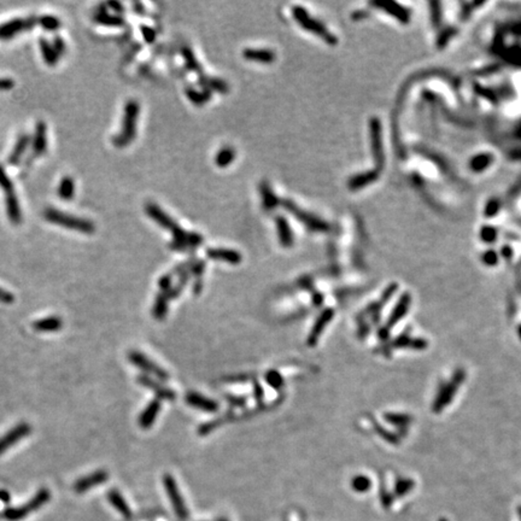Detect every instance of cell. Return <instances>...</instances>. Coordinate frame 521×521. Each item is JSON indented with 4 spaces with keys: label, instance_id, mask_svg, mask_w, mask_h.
Wrapping results in <instances>:
<instances>
[{
    "label": "cell",
    "instance_id": "34",
    "mask_svg": "<svg viewBox=\"0 0 521 521\" xmlns=\"http://www.w3.org/2000/svg\"><path fill=\"white\" fill-rule=\"evenodd\" d=\"M409 303H410V299L408 296H404V297L399 301L397 308H396V310L391 315V319H390V326L397 322V321L401 319V317L403 316L405 313H407L408 307H409Z\"/></svg>",
    "mask_w": 521,
    "mask_h": 521
},
{
    "label": "cell",
    "instance_id": "10",
    "mask_svg": "<svg viewBox=\"0 0 521 521\" xmlns=\"http://www.w3.org/2000/svg\"><path fill=\"white\" fill-rule=\"evenodd\" d=\"M109 479V474L105 470H97V472L89 474V476L82 477V478L76 480V483L74 484V491L76 494H83V492L88 491L94 486L102 485L103 483H105Z\"/></svg>",
    "mask_w": 521,
    "mask_h": 521
},
{
    "label": "cell",
    "instance_id": "18",
    "mask_svg": "<svg viewBox=\"0 0 521 521\" xmlns=\"http://www.w3.org/2000/svg\"><path fill=\"white\" fill-rule=\"evenodd\" d=\"M243 56L246 61L256 62V63L270 64L275 62L276 55L273 50L267 49H246L243 51Z\"/></svg>",
    "mask_w": 521,
    "mask_h": 521
},
{
    "label": "cell",
    "instance_id": "42",
    "mask_svg": "<svg viewBox=\"0 0 521 521\" xmlns=\"http://www.w3.org/2000/svg\"><path fill=\"white\" fill-rule=\"evenodd\" d=\"M158 285H160V288L163 293L169 291V290L173 288V286H171V276L170 275L162 276L160 282H158Z\"/></svg>",
    "mask_w": 521,
    "mask_h": 521
},
{
    "label": "cell",
    "instance_id": "17",
    "mask_svg": "<svg viewBox=\"0 0 521 521\" xmlns=\"http://www.w3.org/2000/svg\"><path fill=\"white\" fill-rule=\"evenodd\" d=\"M280 204H281L282 207L286 209V210L290 211L293 216L297 217L298 220H301L302 222H303L304 224H307V226L310 227V228L320 229L321 227H322V223L317 222L316 218L310 216V215L305 214L304 211H302L301 209H298V207L295 204V203L289 201V199H282V201H280Z\"/></svg>",
    "mask_w": 521,
    "mask_h": 521
},
{
    "label": "cell",
    "instance_id": "24",
    "mask_svg": "<svg viewBox=\"0 0 521 521\" xmlns=\"http://www.w3.org/2000/svg\"><path fill=\"white\" fill-rule=\"evenodd\" d=\"M108 500L111 503L112 507L116 508L124 517L132 516V510H130L129 505L127 504V502L124 501L122 495H121L117 490H110V491H109Z\"/></svg>",
    "mask_w": 521,
    "mask_h": 521
},
{
    "label": "cell",
    "instance_id": "14",
    "mask_svg": "<svg viewBox=\"0 0 521 521\" xmlns=\"http://www.w3.org/2000/svg\"><path fill=\"white\" fill-rule=\"evenodd\" d=\"M138 383L140 384V385L144 386V388L151 390L152 392H155V394L157 395L161 399H165V401H174V399L176 398L175 392L171 391L170 389L162 386L160 383L155 382V379H152L151 376L139 375Z\"/></svg>",
    "mask_w": 521,
    "mask_h": 521
},
{
    "label": "cell",
    "instance_id": "6",
    "mask_svg": "<svg viewBox=\"0 0 521 521\" xmlns=\"http://www.w3.org/2000/svg\"><path fill=\"white\" fill-rule=\"evenodd\" d=\"M163 485L176 515L182 520L187 519V516H188V510H187L185 501H183L182 496L180 494V490L177 488L175 479H174L170 474H165L163 477Z\"/></svg>",
    "mask_w": 521,
    "mask_h": 521
},
{
    "label": "cell",
    "instance_id": "26",
    "mask_svg": "<svg viewBox=\"0 0 521 521\" xmlns=\"http://www.w3.org/2000/svg\"><path fill=\"white\" fill-rule=\"evenodd\" d=\"M39 45H40V51H41V56H42L43 61H45V63L49 65H55L56 63H57L61 57H59V56L57 55V52L55 51V49L52 48V43L49 42L48 40H45V39H40Z\"/></svg>",
    "mask_w": 521,
    "mask_h": 521
},
{
    "label": "cell",
    "instance_id": "30",
    "mask_svg": "<svg viewBox=\"0 0 521 521\" xmlns=\"http://www.w3.org/2000/svg\"><path fill=\"white\" fill-rule=\"evenodd\" d=\"M168 301H169V299L167 298V296H165L164 293L157 295V297L155 299L154 310H152V315L155 316V319L160 321L164 320V317L167 316L168 313Z\"/></svg>",
    "mask_w": 521,
    "mask_h": 521
},
{
    "label": "cell",
    "instance_id": "50",
    "mask_svg": "<svg viewBox=\"0 0 521 521\" xmlns=\"http://www.w3.org/2000/svg\"><path fill=\"white\" fill-rule=\"evenodd\" d=\"M520 516H521V509H520Z\"/></svg>",
    "mask_w": 521,
    "mask_h": 521
},
{
    "label": "cell",
    "instance_id": "20",
    "mask_svg": "<svg viewBox=\"0 0 521 521\" xmlns=\"http://www.w3.org/2000/svg\"><path fill=\"white\" fill-rule=\"evenodd\" d=\"M275 226H276V232H277V238H279V243L281 244L283 248H290V246L293 245V233L291 229V226H290L289 221L286 220V217L279 216L275 217Z\"/></svg>",
    "mask_w": 521,
    "mask_h": 521
},
{
    "label": "cell",
    "instance_id": "13",
    "mask_svg": "<svg viewBox=\"0 0 521 521\" xmlns=\"http://www.w3.org/2000/svg\"><path fill=\"white\" fill-rule=\"evenodd\" d=\"M145 209H146V214H148L149 216L152 218V220L156 221V222L160 224L161 227H163L164 229L170 230V233L173 232V230L175 229L177 226H179V224L176 223V221L173 220V218H171L167 213H164V211L162 210L158 205L152 204V203H149V204H146Z\"/></svg>",
    "mask_w": 521,
    "mask_h": 521
},
{
    "label": "cell",
    "instance_id": "37",
    "mask_svg": "<svg viewBox=\"0 0 521 521\" xmlns=\"http://www.w3.org/2000/svg\"><path fill=\"white\" fill-rule=\"evenodd\" d=\"M266 380H267V383L271 386V388H274V389L279 390V389H281V386L283 385L282 377L280 376V374L275 372V370H270V372H268L266 375Z\"/></svg>",
    "mask_w": 521,
    "mask_h": 521
},
{
    "label": "cell",
    "instance_id": "15",
    "mask_svg": "<svg viewBox=\"0 0 521 521\" xmlns=\"http://www.w3.org/2000/svg\"><path fill=\"white\" fill-rule=\"evenodd\" d=\"M207 256L210 260L226 262L229 264H239L243 260V256L238 251L230 249L209 248L207 249Z\"/></svg>",
    "mask_w": 521,
    "mask_h": 521
},
{
    "label": "cell",
    "instance_id": "11",
    "mask_svg": "<svg viewBox=\"0 0 521 521\" xmlns=\"http://www.w3.org/2000/svg\"><path fill=\"white\" fill-rule=\"evenodd\" d=\"M463 379H464V373L458 372L457 375L452 379V382L449 383L448 385L442 390V392L439 394L438 398H437V401L435 402V404H433V410L439 411V410H442L443 408L447 407V404L451 401L452 396L456 394L458 385H460L461 382H462Z\"/></svg>",
    "mask_w": 521,
    "mask_h": 521
},
{
    "label": "cell",
    "instance_id": "38",
    "mask_svg": "<svg viewBox=\"0 0 521 521\" xmlns=\"http://www.w3.org/2000/svg\"><path fill=\"white\" fill-rule=\"evenodd\" d=\"M414 488V483L411 480H401L396 485V494L398 496H403L410 491Z\"/></svg>",
    "mask_w": 521,
    "mask_h": 521
},
{
    "label": "cell",
    "instance_id": "22",
    "mask_svg": "<svg viewBox=\"0 0 521 521\" xmlns=\"http://www.w3.org/2000/svg\"><path fill=\"white\" fill-rule=\"evenodd\" d=\"M260 193L262 198V205H263L264 210H274L277 205H280V199L276 197L273 188H271V186L267 181H262L260 183Z\"/></svg>",
    "mask_w": 521,
    "mask_h": 521
},
{
    "label": "cell",
    "instance_id": "39",
    "mask_svg": "<svg viewBox=\"0 0 521 521\" xmlns=\"http://www.w3.org/2000/svg\"><path fill=\"white\" fill-rule=\"evenodd\" d=\"M218 423H220V420L210 421V422L204 423V425H202L201 427H199V430H198L199 435H202V436L209 435V433L213 431V430L216 429L217 426H220V425H218Z\"/></svg>",
    "mask_w": 521,
    "mask_h": 521
},
{
    "label": "cell",
    "instance_id": "43",
    "mask_svg": "<svg viewBox=\"0 0 521 521\" xmlns=\"http://www.w3.org/2000/svg\"><path fill=\"white\" fill-rule=\"evenodd\" d=\"M141 33H143V35H144V37H145L146 41H148V42H154L155 41L156 32H155L154 29H151V28H149V27L141 26Z\"/></svg>",
    "mask_w": 521,
    "mask_h": 521
},
{
    "label": "cell",
    "instance_id": "40",
    "mask_svg": "<svg viewBox=\"0 0 521 521\" xmlns=\"http://www.w3.org/2000/svg\"><path fill=\"white\" fill-rule=\"evenodd\" d=\"M52 48L55 49V51L57 52V55L61 57L62 55L65 52V42L63 41L61 36H56L54 42H52Z\"/></svg>",
    "mask_w": 521,
    "mask_h": 521
},
{
    "label": "cell",
    "instance_id": "49",
    "mask_svg": "<svg viewBox=\"0 0 521 521\" xmlns=\"http://www.w3.org/2000/svg\"><path fill=\"white\" fill-rule=\"evenodd\" d=\"M439 521H448V520L447 519H441Z\"/></svg>",
    "mask_w": 521,
    "mask_h": 521
},
{
    "label": "cell",
    "instance_id": "48",
    "mask_svg": "<svg viewBox=\"0 0 521 521\" xmlns=\"http://www.w3.org/2000/svg\"><path fill=\"white\" fill-rule=\"evenodd\" d=\"M218 521H227V520L226 519H220Z\"/></svg>",
    "mask_w": 521,
    "mask_h": 521
},
{
    "label": "cell",
    "instance_id": "3",
    "mask_svg": "<svg viewBox=\"0 0 521 521\" xmlns=\"http://www.w3.org/2000/svg\"><path fill=\"white\" fill-rule=\"evenodd\" d=\"M0 188L4 191L5 197V207L6 214H8L9 220L14 224H20L22 221V210L20 207V202L16 196V190L12 180L9 177L8 173L4 169L3 165H0Z\"/></svg>",
    "mask_w": 521,
    "mask_h": 521
},
{
    "label": "cell",
    "instance_id": "29",
    "mask_svg": "<svg viewBox=\"0 0 521 521\" xmlns=\"http://www.w3.org/2000/svg\"><path fill=\"white\" fill-rule=\"evenodd\" d=\"M58 196L63 201H70L74 197L75 193V182L73 177L64 176L58 185Z\"/></svg>",
    "mask_w": 521,
    "mask_h": 521
},
{
    "label": "cell",
    "instance_id": "36",
    "mask_svg": "<svg viewBox=\"0 0 521 521\" xmlns=\"http://www.w3.org/2000/svg\"><path fill=\"white\" fill-rule=\"evenodd\" d=\"M370 485L372 484H370L369 478H367V477H364V476L355 477L351 482L352 489H354L356 492L367 491V490L370 488Z\"/></svg>",
    "mask_w": 521,
    "mask_h": 521
},
{
    "label": "cell",
    "instance_id": "35",
    "mask_svg": "<svg viewBox=\"0 0 521 521\" xmlns=\"http://www.w3.org/2000/svg\"><path fill=\"white\" fill-rule=\"evenodd\" d=\"M37 23L45 28L46 30H56L61 27V20L52 15H43L40 18H37Z\"/></svg>",
    "mask_w": 521,
    "mask_h": 521
},
{
    "label": "cell",
    "instance_id": "47",
    "mask_svg": "<svg viewBox=\"0 0 521 521\" xmlns=\"http://www.w3.org/2000/svg\"><path fill=\"white\" fill-rule=\"evenodd\" d=\"M109 5L112 6V8L115 9V11H118V12L122 11V6H121L120 3H110V4H109Z\"/></svg>",
    "mask_w": 521,
    "mask_h": 521
},
{
    "label": "cell",
    "instance_id": "19",
    "mask_svg": "<svg viewBox=\"0 0 521 521\" xmlns=\"http://www.w3.org/2000/svg\"><path fill=\"white\" fill-rule=\"evenodd\" d=\"M161 410V403L158 399H154L148 404V407L141 411L139 416V426L141 429L148 430L154 425V422L157 419L158 414Z\"/></svg>",
    "mask_w": 521,
    "mask_h": 521
},
{
    "label": "cell",
    "instance_id": "46",
    "mask_svg": "<svg viewBox=\"0 0 521 521\" xmlns=\"http://www.w3.org/2000/svg\"><path fill=\"white\" fill-rule=\"evenodd\" d=\"M0 500L5 502V503H8V502L10 501V494H9L8 491H5V490H2V491H0Z\"/></svg>",
    "mask_w": 521,
    "mask_h": 521
},
{
    "label": "cell",
    "instance_id": "7",
    "mask_svg": "<svg viewBox=\"0 0 521 521\" xmlns=\"http://www.w3.org/2000/svg\"><path fill=\"white\" fill-rule=\"evenodd\" d=\"M37 23V18L26 17V18H15L12 21H8L0 24V40H9L11 37L18 35L32 28Z\"/></svg>",
    "mask_w": 521,
    "mask_h": 521
},
{
    "label": "cell",
    "instance_id": "16",
    "mask_svg": "<svg viewBox=\"0 0 521 521\" xmlns=\"http://www.w3.org/2000/svg\"><path fill=\"white\" fill-rule=\"evenodd\" d=\"M187 404L199 410L208 411V413H216L218 410V403L213 399L204 397V396L197 394V392H188L186 396Z\"/></svg>",
    "mask_w": 521,
    "mask_h": 521
},
{
    "label": "cell",
    "instance_id": "8",
    "mask_svg": "<svg viewBox=\"0 0 521 521\" xmlns=\"http://www.w3.org/2000/svg\"><path fill=\"white\" fill-rule=\"evenodd\" d=\"M32 432V427L28 425L27 422H21L14 427V429L10 430L9 432H6L4 436L0 438V455H3L4 452L14 447L17 442L22 441L23 438H26L30 435Z\"/></svg>",
    "mask_w": 521,
    "mask_h": 521
},
{
    "label": "cell",
    "instance_id": "4",
    "mask_svg": "<svg viewBox=\"0 0 521 521\" xmlns=\"http://www.w3.org/2000/svg\"><path fill=\"white\" fill-rule=\"evenodd\" d=\"M51 498V492L48 489H41L36 492V495L28 502L27 504L22 505V507H16V508H8L4 511V516L6 520L9 521H20L24 519L27 515H29L30 513H33L34 510L40 509L42 505H45Z\"/></svg>",
    "mask_w": 521,
    "mask_h": 521
},
{
    "label": "cell",
    "instance_id": "9",
    "mask_svg": "<svg viewBox=\"0 0 521 521\" xmlns=\"http://www.w3.org/2000/svg\"><path fill=\"white\" fill-rule=\"evenodd\" d=\"M46 150H48V128H46V123L43 121H39L36 123L35 132H34L32 140V156L27 161V165L34 158L40 157V156L45 154Z\"/></svg>",
    "mask_w": 521,
    "mask_h": 521
},
{
    "label": "cell",
    "instance_id": "21",
    "mask_svg": "<svg viewBox=\"0 0 521 521\" xmlns=\"http://www.w3.org/2000/svg\"><path fill=\"white\" fill-rule=\"evenodd\" d=\"M332 317H333V311L330 310V309H326V310L321 313L319 319L316 320V322H315V324H314L313 329H311L310 335H309V337H308L309 345L313 346L316 344V342L319 341V337L321 336V333L323 332L324 327H326L327 323H329V321L332 320Z\"/></svg>",
    "mask_w": 521,
    "mask_h": 521
},
{
    "label": "cell",
    "instance_id": "27",
    "mask_svg": "<svg viewBox=\"0 0 521 521\" xmlns=\"http://www.w3.org/2000/svg\"><path fill=\"white\" fill-rule=\"evenodd\" d=\"M199 83L207 89H213L220 93L228 92V85L223 80L215 79V77H208L203 75V76H199Z\"/></svg>",
    "mask_w": 521,
    "mask_h": 521
},
{
    "label": "cell",
    "instance_id": "5",
    "mask_svg": "<svg viewBox=\"0 0 521 521\" xmlns=\"http://www.w3.org/2000/svg\"><path fill=\"white\" fill-rule=\"evenodd\" d=\"M128 360L130 361V363L134 364L135 367H138L139 369L144 370L145 373L150 374V375H154L155 377H158V379L169 380V374L165 369H163L161 366H158L157 363L152 362L148 356H145L144 354L139 351H130L129 355H128Z\"/></svg>",
    "mask_w": 521,
    "mask_h": 521
},
{
    "label": "cell",
    "instance_id": "12",
    "mask_svg": "<svg viewBox=\"0 0 521 521\" xmlns=\"http://www.w3.org/2000/svg\"><path fill=\"white\" fill-rule=\"evenodd\" d=\"M292 14H293V16H295L296 21H297L299 24H302L305 29L310 30V32H313V33L320 34V35H323L324 37H328V40H329V35H327L324 28L321 26L319 22H316L314 18H311L310 16H309V15L307 14V11H305L303 8H301V6H295L292 10Z\"/></svg>",
    "mask_w": 521,
    "mask_h": 521
},
{
    "label": "cell",
    "instance_id": "33",
    "mask_svg": "<svg viewBox=\"0 0 521 521\" xmlns=\"http://www.w3.org/2000/svg\"><path fill=\"white\" fill-rule=\"evenodd\" d=\"M186 94L193 104L203 105L210 99V93L209 90H197L193 88H188L186 90Z\"/></svg>",
    "mask_w": 521,
    "mask_h": 521
},
{
    "label": "cell",
    "instance_id": "25",
    "mask_svg": "<svg viewBox=\"0 0 521 521\" xmlns=\"http://www.w3.org/2000/svg\"><path fill=\"white\" fill-rule=\"evenodd\" d=\"M62 326H63V322L57 316L46 317V319L39 320L33 323L34 329L39 330V332H57L62 328Z\"/></svg>",
    "mask_w": 521,
    "mask_h": 521
},
{
    "label": "cell",
    "instance_id": "44",
    "mask_svg": "<svg viewBox=\"0 0 521 521\" xmlns=\"http://www.w3.org/2000/svg\"><path fill=\"white\" fill-rule=\"evenodd\" d=\"M14 86H15L14 80L6 79V77L0 79V90H9V89H11Z\"/></svg>",
    "mask_w": 521,
    "mask_h": 521
},
{
    "label": "cell",
    "instance_id": "41",
    "mask_svg": "<svg viewBox=\"0 0 521 521\" xmlns=\"http://www.w3.org/2000/svg\"><path fill=\"white\" fill-rule=\"evenodd\" d=\"M0 302L4 304H12L15 302V297L14 295L10 292L5 291L4 289L0 288Z\"/></svg>",
    "mask_w": 521,
    "mask_h": 521
},
{
    "label": "cell",
    "instance_id": "32",
    "mask_svg": "<svg viewBox=\"0 0 521 521\" xmlns=\"http://www.w3.org/2000/svg\"><path fill=\"white\" fill-rule=\"evenodd\" d=\"M182 56H183V59H185L186 67L188 68L190 70L195 71V73H198L199 76H202L203 69H202L201 64H199V62L197 61V58H196L195 54H193L191 50H190L188 48H183Z\"/></svg>",
    "mask_w": 521,
    "mask_h": 521
},
{
    "label": "cell",
    "instance_id": "23",
    "mask_svg": "<svg viewBox=\"0 0 521 521\" xmlns=\"http://www.w3.org/2000/svg\"><path fill=\"white\" fill-rule=\"evenodd\" d=\"M29 141H30L29 135H27V134H22L20 138L17 139L16 144H15L14 149H12L10 156H9V158H8L9 163H10L11 165L18 164V162L21 161L22 156H23L24 152L27 151L28 145H29Z\"/></svg>",
    "mask_w": 521,
    "mask_h": 521
},
{
    "label": "cell",
    "instance_id": "1",
    "mask_svg": "<svg viewBox=\"0 0 521 521\" xmlns=\"http://www.w3.org/2000/svg\"><path fill=\"white\" fill-rule=\"evenodd\" d=\"M139 114V103L136 101H133V99L128 101L126 103V105H124L123 118L122 123H121L120 132H118L117 135L112 139V144L116 146V148H124V146H127L130 141H133L134 138H135Z\"/></svg>",
    "mask_w": 521,
    "mask_h": 521
},
{
    "label": "cell",
    "instance_id": "31",
    "mask_svg": "<svg viewBox=\"0 0 521 521\" xmlns=\"http://www.w3.org/2000/svg\"><path fill=\"white\" fill-rule=\"evenodd\" d=\"M93 18H94L96 22H98V23H101V24H104V26H121V24H123V20L120 16L110 15L104 10L96 12L94 17Z\"/></svg>",
    "mask_w": 521,
    "mask_h": 521
},
{
    "label": "cell",
    "instance_id": "28",
    "mask_svg": "<svg viewBox=\"0 0 521 521\" xmlns=\"http://www.w3.org/2000/svg\"><path fill=\"white\" fill-rule=\"evenodd\" d=\"M235 150L230 146H224L216 154L215 157V163L218 168H226L235 160Z\"/></svg>",
    "mask_w": 521,
    "mask_h": 521
},
{
    "label": "cell",
    "instance_id": "45",
    "mask_svg": "<svg viewBox=\"0 0 521 521\" xmlns=\"http://www.w3.org/2000/svg\"><path fill=\"white\" fill-rule=\"evenodd\" d=\"M255 394H256V398H257V401L262 402V399H263V390L261 389L260 385L255 386Z\"/></svg>",
    "mask_w": 521,
    "mask_h": 521
},
{
    "label": "cell",
    "instance_id": "2",
    "mask_svg": "<svg viewBox=\"0 0 521 521\" xmlns=\"http://www.w3.org/2000/svg\"><path fill=\"white\" fill-rule=\"evenodd\" d=\"M43 217H45L46 221H49L50 223L57 224V226L64 227V228L77 230V232L85 234H92L96 229L92 221L86 220V218L82 217L74 216V215L65 214L62 210H58V209L55 208L45 209V211H43Z\"/></svg>",
    "mask_w": 521,
    "mask_h": 521
}]
</instances>
